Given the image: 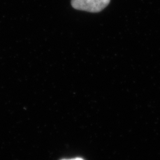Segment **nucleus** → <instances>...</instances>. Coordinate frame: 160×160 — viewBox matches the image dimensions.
<instances>
[{
	"label": "nucleus",
	"mask_w": 160,
	"mask_h": 160,
	"mask_svg": "<svg viewBox=\"0 0 160 160\" xmlns=\"http://www.w3.org/2000/svg\"><path fill=\"white\" fill-rule=\"evenodd\" d=\"M110 0H72L71 5L76 10L98 12L108 6Z\"/></svg>",
	"instance_id": "f257e3e1"
},
{
	"label": "nucleus",
	"mask_w": 160,
	"mask_h": 160,
	"mask_svg": "<svg viewBox=\"0 0 160 160\" xmlns=\"http://www.w3.org/2000/svg\"><path fill=\"white\" fill-rule=\"evenodd\" d=\"M82 160V158H74V159H70V160Z\"/></svg>",
	"instance_id": "f03ea898"
}]
</instances>
